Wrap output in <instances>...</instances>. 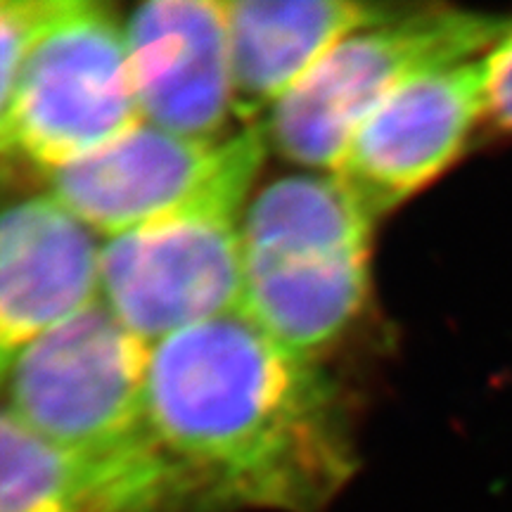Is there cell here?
Masks as SVG:
<instances>
[{
    "label": "cell",
    "instance_id": "7a4b0ae2",
    "mask_svg": "<svg viewBox=\"0 0 512 512\" xmlns=\"http://www.w3.org/2000/svg\"><path fill=\"white\" fill-rule=\"evenodd\" d=\"M375 226L335 174L275 178L242 216L240 313L280 347L318 361L370 304Z\"/></svg>",
    "mask_w": 512,
    "mask_h": 512
},
{
    "label": "cell",
    "instance_id": "8fae6325",
    "mask_svg": "<svg viewBox=\"0 0 512 512\" xmlns=\"http://www.w3.org/2000/svg\"><path fill=\"white\" fill-rule=\"evenodd\" d=\"M0 512H197L162 451L95 463L62 451L0 408Z\"/></svg>",
    "mask_w": 512,
    "mask_h": 512
},
{
    "label": "cell",
    "instance_id": "4fadbf2b",
    "mask_svg": "<svg viewBox=\"0 0 512 512\" xmlns=\"http://www.w3.org/2000/svg\"><path fill=\"white\" fill-rule=\"evenodd\" d=\"M43 10L46 0H0V147L8 128L19 74L41 24Z\"/></svg>",
    "mask_w": 512,
    "mask_h": 512
},
{
    "label": "cell",
    "instance_id": "277c9868",
    "mask_svg": "<svg viewBox=\"0 0 512 512\" xmlns=\"http://www.w3.org/2000/svg\"><path fill=\"white\" fill-rule=\"evenodd\" d=\"M150 344L100 302L29 344L5 375V411L72 456L117 463L159 451L147 418Z\"/></svg>",
    "mask_w": 512,
    "mask_h": 512
},
{
    "label": "cell",
    "instance_id": "5b68a950",
    "mask_svg": "<svg viewBox=\"0 0 512 512\" xmlns=\"http://www.w3.org/2000/svg\"><path fill=\"white\" fill-rule=\"evenodd\" d=\"M140 114L124 22L88 0H46L12 100L0 157L57 174L105 150Z\"/></svg>",
    "mask_w": 512,
    "mask_h": 512
},
{
    "label": "cell",
    "instance_id": "7c38bea8",
    "mask_svg": "<svg viewBox=\"0 0 512 512\" xmlns=\"http://www.w3.org/2000/svg\"><path fill=\"white\" fill-rule=\"evenodd\" d=\"M399 5L354 0H240L226 3L235 114L259 124L344 38L389 17Z\"/></svg>",
    "mask_w": 512,
    "mask_h": 512
},
{
    "label": "cell",
    "instance_id": "3957f363",
    "mask_svg": "<svg viewBox=\"0 0 512 512\" xmlns=\"http://www.w3.org/2000/svg\"><path fill=\"white\" fill-rule=\"evenodd\" d=\"M512 15L453 5H399L344 38L264 124L268 145L287 162L335 174L356 131L396 88L427 69L484 55Z\"/></svg>",
    "mask_w": 512,
    "mask_h": 512
},
{
    "label": "cell",
    "instance_id": "9c48e42d",
    "mask_svg": "<svg viewBox=\"0 0 512 512\" xmlns=\"http://www.w3.org/2000/svg\"><path fill=\"white\" fill-rule=\"evenodd\" d=\"M145 124L195 140L230 136L235 114L226 0H152L124 19Z\"/></svg>",
    "mask_w": 512,
    "mask_h": 512
},
{
    "label": "cell",
    "instance_id": "8992f818",
    "mask_svg": "<svg viewBox=\"0 0 512 512\" xmlns=\"http://www.w3.org/2000/svg\"><path fill=\"white\" fill-rule=\"evenodd\" d=\"M254 183H233L192 207L100 245V304L145 344L240 313L242 216Z\"/></svg>",
    "mask_w": 512,
    "mask_h": 512
},
{
    "label": "cell",
    "instance_id": "6da1fadb",
    "mask_svg": "<svg viewBox=\"0 0 512 512\" xmlns=\"http://www.w3.org/2000/svg\"><path fill=\"white\" fill-rule=\"evenodd\" d=\"M147 418L200 512H323L358 470L337 384L242 313L152 344Z\"/></svg>",
    "mask_w": 512,
    "mask_h": 512
},
{
    "label": "cell",
    "instance_id": "52a82bcc",
    "mask_svg": "<svg viewBox=\"0 0 512 512\" xmlns=\"http://www.w3.org/2000/svg\"><path fill=\"white\" fill-rule=\"evenodd\" d=\"M268 138L249 124L219 140H195L140 124L105 150L50 174V192L105 240L192 207L233 183H254Z\"/></svg>",
    "mask_w": 512,
    "mask_h": 512
},
{
    "label": "cell",
    "instance_id": "30bf717a",
    "mask_svg": "<svg viewBox=\"0 0 512 512\" xmlns=\"http://www.w3.org/2000/svg\"><path fill=\"white\" fill-rule=\"evenodd\" d=\"M100 302V245L50 195L0 211V384L15 358Z\"/></svg>",
    "mask_w": 512,
    "mask_h": 512
},
{
    "label": "cell",
    "instance_id": "5bb4252c",
    "mask_svg": "<svg viewBox=\"0 0 512 512\" xmlns=\"http://www.w3.org/2000/svg\"><path fill=\"white\" fill-rule=\"evenodd\" d=\"M486 128L512 136V27L482 55Z\"/></svg>",
    "mask_w": 512,
    "mask_h": 512
},
{
    "label": "cell",
    "instance_id": "ba28073f",
    "mask_svg": "<svg viewBox=\"0 0 512 512\" xmlns=\"http://www.w3.org/2000/svg\"><path fill=\"white\" fill-rule=\"evenodd\" d=\"M486 128L482 55L427 69L356 131L335 176L382 221L453 169Z\"/></svg>",
    "mask_w": 512,
    "mask_h": 512
}]
</instances>
